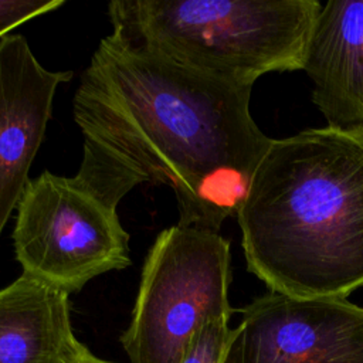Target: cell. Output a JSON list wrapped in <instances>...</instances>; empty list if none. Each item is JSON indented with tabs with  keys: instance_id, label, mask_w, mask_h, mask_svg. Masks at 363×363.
Listing matches in <instances>:
<instances>
[{
	"instance_id": "6da1fadb",
	"label": "cell",
	"mask_w": 363,
	"mask_h": 363,
	"mask_svg": "<svg viewBox=\"0 0 363 363\" xmlns=\"http://www.w3.org/2000/svg\"><path fill=\"white\" fill-rule=\"evenodd\" d=\"M251 91L111 33L74 95L84 138L74 177L112 208L139 184L167 186L177 225L220 233L272 142L251 115Z\"/></svg>"
},
{
	"instance_id": "7a4b0ae2",
	"label": "cell",
	"mask_w": 363,
	"mask_h": 363,
	"mask_svg": "<svg viewBox=\"0 0 363 363\" xmlns=\"http://www.w3.org/2000/svg\"><path fill=\"white\" fill-rule=\"evenodd\" d=\"M235 216L247 269L269 292L347 299L363 286V130L272 139Z\"/></svg>"
},
{
	"instance_id": "3957f363",
	"label": "cell",
	"mask_w": 363,
	"mask_h": 363,
	"mask_svg": "<svg viewBox=\"0 0 363 363\" xmlns=\"http://www.w3.org/2000/svg\"><path fill=\"white\" fill-rule=\"evenodd\" d=\"M318 0H115L112 34L179 65L252 86L303 68Z\"/></svg>"
},
{
	"instance_id": "277c9868",
	"label": "cell",
	"mask_w": 363,
	"mask_h": 363,
	"mask_svg": "<svg viewBox=\"0 0 363 363\" xmlns=\"http://www.w3.org/2000/svg\"><path fill=\"white\" fill-rule=\"evenodd\" d=\"M230 241L220 233L173 225L149 248L121 345L130 363H180L208 320L231 318Z\"/></svg>"
},
{
	"instance_id": "5b68a950",
	"label": "cell",
	"mask_w": 363,
	"mask_h": 363,
	"mask_svg": "<svg viewBox=\"0 0 363 363\" xmlns=\"http://www.w3.org/2000/svg\"><path fill=\"white\" fill-rule=\"evenodd\" d=\"M16 210L11 237L24 275L71 295L132 264L116 208L75 177L43 172L28 180Z\"/></svg>"
},
{
	"instance_id": "8992f818",
	"label": "cell",
	"mask_w": 363,
	"mask_h": 363,
	"mask_svg": "<svg viewBox=\"0 0 363 363\" xmlns=\"http://www.w3.org/2000/svg\"><path fill=\"white\" fill-rule=\"evenodd\" d=\"M223 363H363V306L268 292L241 309Z\"/></svg>"
},
{
	"instance_id": "52a82bcc",
	"label": "cell",
	"mask_w": 363,
	"mask_h": 363,
	"mask_svg": "<svg viewBox=\"0 0 363 363\" xmlns=\"http://www.w3.org/2000/svg\"><path fill=\"white\" fill-rule=\"evenodd\" d=\"M71 71H50L21 34L0 40V235L28 183L57 88Z\"/></svg>"
},
{
	"instance_id": "ba28073f",
	"label": "cell",
	"mask_w": 363,
	"mask_h": 363,
	"mask_svg": "<svg viewBox=\"0 0 363 363\" xmlns=\"http://www.w3.org/2000/svg\"><path fill=\"white\" fill-rule=\"evenodd\" d=\"M302 69L328 126L363 130V0L322 4Z\"/></svg>"
},
{
	"instance_id": "9c48e42d",
	"label": "cell",
	"mask_w": 363,
	"mask_h": 363,
	"mask_svg": "<svg viewBox=\"0 0 363 363\" xmlns=\"http://www.w3.org/2000/svg\"><path fill=\"white\" fill-rule=\"evenodd\" d=\"M68 294L21 274L0 289V363H74L89 349L74 335Z\"/></svg>"
},
{
	"instance_id": "30bf717a",
	"label": "cell",
	"mask_w": 363,
	"mask_h": 363,
	"mask_svg": "<svg viewBox=\"0 0 363 363\" xmlns=\"http://www.w3.org/2000/svg\"><path fill=\"white\" fill-rule=\"evenodd\" d=\"M230 318L206 322L189 342L180 363H223L233 328Z\"/></svg>"
},
{
	"instance_id": "8fae6325",
	"label": "cell",
	"mask_w": 363,
	"mask_h": 363,
	"mask_svg": "<svg viewBox=\"0 0 363 363\" xmlns=\"http://www.w3.org/2000/svg\"><path fill=\"white\" fill-rule=\"evenodd\" d=\"M64 0H0V40L18 26L64 6Z\"/></svg>"
},
{
	"instance_id": "7c38bea8",
	"label": "cell",
	"mask_w": 363,
	"mask_h": 363,
	"mask_svg": "<svg viewBox=\"0 0 363 363\" xmlns=\"http://www.w3.org/2000/svg\"><path fill=\"white\" fill-rule=\"evenodd\" d=\"M74 363H113V362H109V360H104L101 357H96L95 354H92L89 350L82 354L79 359H77Z\"/></svg>"
}]
</instances>
